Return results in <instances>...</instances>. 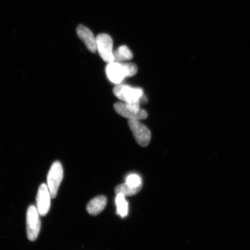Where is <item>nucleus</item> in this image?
I'll return each mask as SVG.
<instances>
[{
    "label": "nucleus",
    "mask_w": 250,
    "mask_h": 250,
    "mask_svg": "<svg viewBox=\"0 0 250 250\" xmlns=\"http://www.w3.org/2000/svg\"><path fill=\"white\" fill-rule=\"evenodd\" d=\"M114 95L121 101L127 103H146L147 99L141 87L118 84L113 89Z\"/></svg>",
    "instance_id": "f03ea898"
},
{
    "label": "nucleus",
    "mask_w": 250,
    "mask_h": 250,
    "mask_svg": "<svg viewBox=\"0 0 250 250\" xmlns=\"http://www.w3.org/2000/svg\"><path fill=\"white\" fill-rule=\"evenodd\" d=\"M125 183L128 185L134 188L143 187V180L139 175L132 173L128 175L125 179Z\"/></svg>",
    "instance_id": "4468645a"
},
{
    "label": "nucleus",
    "mask_w": 250,
    "mask_h": 250,
    "mask_svg": "<svg viewBox=\"0 0 250 250\" xmlns=\"http://www.w3.org/2000/svg\"><path fill=\"white\" fill-rule=\"evenodd\" d=\"M27 234L30 241H35L39 236L41 229L39 212L34 205L28 208L26 217Z\"/></svg>",
    "instance_id": "39448f33"
},
{
    "label": "nucleus",
    "mask_w": 250,
    "mask_h": 250,
    "mask_svg": "<svg viewBox=\"0 0 250 250\" xmlns=\"http://www.w3.org/2000/svg\"><path fill=\"white\" fill-rule=\"evenodd\" d=\"M114 62H124L131 60L133 58L132 52L126 45H122L113 51Z\"/></svg>",
    "instance_id": "9b49d317"
},
{
    "label": "nucleus",
    "mask_w": 250,
    "mask_h": 250,
    "mask_svg": "<svg viewBox=\"0 0 250 250\" xmlns=\"http://www.w3.org/2000/svg\"><path fill=\"white\" fill-rule=\"evenodd\" d=\"M137 71V65L132 62H109L105 68L108 80L116 85L121 83L125 78L135 76Z\"/></svg>",
    "instance_id": "f257e3e1"
},
{
    "label": "nucleus",
    "mask_w": 250,
    "mask_h": 250,
    "mask_svg": "<svg viewBox=\"0 0 250 250\" xmlns=\"http://www.w3.org/2000/svg\"><path fill=\"white\" fill-rule=\"evenodd\" d=\"M107 199L104 196H98L91 200L87 205L86 210L92 215H98L104 210Z\"/></svg>",
    "instance_id": "9d476101"
},
{
    "label": "nucleus",
    "mask_w": 250,
    "mask_h": 250,
    "mask_svg": "<svg viewBox=\"0 0 250 250\" xmlns=\"http://www.w3.org/2000/svg\"><path fill=\"white\" fill-rule=\"evenodd\" d=\"M142 189V188L131 187L125 183L117 186L115 188V192L116 195L121 193L125 196H133L138 193Z\"/></svg>",
    "instance_id": "ddd939ff"
},
{
    "label": "nucleus",
    "mask_w": 250,
    "mask_h": 250,
    "mask_svg": "<svg viewBox=\"0 0 250 250\" xmlns=\"http://www.w3.org/2000/svg\"><path fill=\"white\" fill-rule=\"evenodd\" d=\"M97 51L105 62L114 61L113 55V40L107 34H100L96 37Z\"/></svg>",
    "instance_id": "423d86ee"
},
{
    "label": "nucleus",
    "mask_w": 250,
    "mask_h": 250,
    "mask_svg": "<svg viewBox=\"0 0 250 250\" xmlns=\"http://www.w3.org/2000/svg\"><path fill=\"white\" fill-rule=\"evenodd\" d=\"M114 108L119 115L129 120L140 121L148 117L147 112L141 108L140 104L138 103L118 102L115 103Z\"/></svg>",
    "instance_id": "7ed1b4c3"
},
{
    "label": "nucleus",
    "mask_w": 250,
    "mask_h": 250,
    "mask_svg": "<svg viewBox=\"0 0 250 250\" xmlns=\"http://www.w3.org/2000/svg\"><path fill=\"white\" fill-rule=\"evenodd\" d=\"M77 33L90 52L95 53L97 51L96 37L88 28L80 24L77 27Z\"/></svg>",
    "instance_id": "1a4fd4ad"
},
{
    "label": "nucleus",
    "mask_w": 250,
    "mask_h": 250,
    "mask_svg": "<svg viewBox=\"0 0 250 250\" xmlns=\"http://www.w3.org/2000/svg\"><path fill=\"white\" fill-rule=\"evenodd\" d=\"M115 203L117 206V214L122 218L126 217L129 211V203L126 200V196L121 193L117 194Z\"/></svg>",
    "instance_id": "f8f14e48"
},
{
    "label": "nucleus",
    "mask_w": 250,
    "mask_h": 250,
    "mask_svg": "<svg viewBox=\"0 0 250 250\" xmlns=\"http://www.w3.org/2000/svg\"><path fill=\"white\" fill-rule=\"evenodd\" d=\"M63 178V168L59 161H56L51 166L47 176V186L48 187L51 198L57 196L58 189Z\"/></svg>",
    "instance_id": "20e7f679"
},
{
    "label": "nucleus",
    "mask_w": 250,
    "mask_h": 250,
    "mask_svg": "<svg viewBox=\"0 0 250 250\" xmlns=\"http://www.w3.org/2000/svg\"><path fill=\"white\" fill-rule=\"evenodd\" d=\"M128 125L137 143L144 147L148 146L151 139V133L148 128L139 120H129Z\"/></svg>",
    "instance_id": "0eeeda50"
},
{
    "label": "nucleus",
    "mask_w": 250,
    "mask_h": 250,
    "mask_svg": "<svg viewBox=\"0 0 250 250\" xmlns=\"http://www.w3.org/2000/svg\"><path fill=\"white\" fill-rule=\"evenodd\" d=\"M51 196L48 186L42 184L39 187L37 196V208L39 214L45 216L51 208Z\"/></svg>",
    "instance_id": "6e6552de"
}]
</instances>
